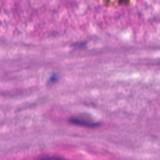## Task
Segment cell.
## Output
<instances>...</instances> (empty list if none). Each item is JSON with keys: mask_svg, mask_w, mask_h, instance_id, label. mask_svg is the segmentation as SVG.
I'll list each match as a JSON object with an SVG mask.
<instances>
[{"mask_svg": "<svg viewBox=\"0 0 160 160\" xmlns=\"http://www.w3.org/2000/svg\"><path fill=\"white\" fill-rule=\"evenodd\" d=\"M38 160H64L63 158L58 156H44L39 158Z\"/></svg>", "mask_w": 160, "mask_h": 160, "instance_id": "2", "label": "cell"}, {"mask_svg": "<svg viewBox=\"0 0 160 160\" xmlns=\"http://www.w3.org/2000/svg\"><path fill=\"white\" fill-rule=\"evenodd\" d=\"M69 122L73 124L86 128H94L98 126V124L96 122H94L84 119H80L78 118H72L69 119Z\"/></svg>", "mask_w": 160, "mask_h": 160, "instance_id": "1", "label": "cell"}]
</instances>
